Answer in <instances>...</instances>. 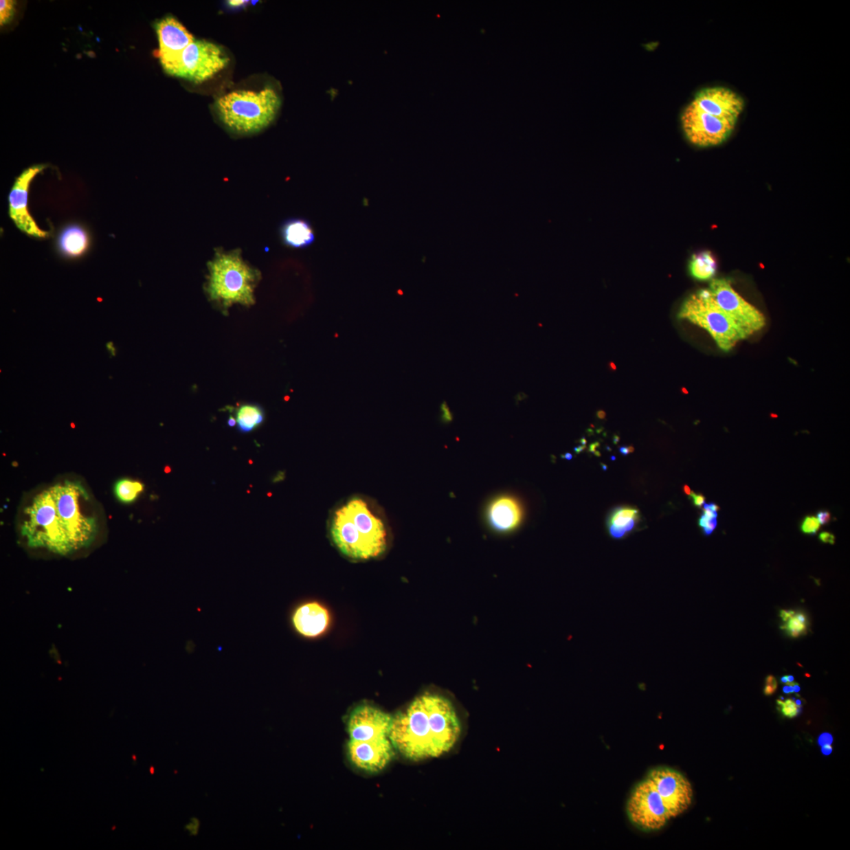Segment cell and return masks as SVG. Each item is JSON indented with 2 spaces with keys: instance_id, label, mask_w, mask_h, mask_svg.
I'll list each match as a JSON object with an SVG mask.
<instances>
[{
  "instance_id": "1",
  "label": "cell",
  "mask_w": 850,
  "mask_h": 850,
  "mask_svg": "<svg viewBox=\"0 0 850 850\" xmlns=\"http://www.w3.org/2000/svg\"><path fill=\"white\" fill-rule=\"evenodd\" d=\"M461 730L451 702L441 695L425 694L393 717L389 739L407 759L421 761L450 751Z\"/></svg>"
},
{
  "instance_id": "2",
  "label": "cell",
  "mask_w": 850,
  "mask_h": 850,
  "mask_svg": "<svg viewBox=\"0 0 850 850\" xmlns=\"http://www.w3.org/2000/svg\"><path fill=\"white\" fill-rule=\"evenodd\" d=\"M329 533L341 553L354 560L376 559L388 548V523L366 497L355 496L335 508Z\"/></svg>"
},
{
  "instance_id": "3",
  "label": "cell",
  "mask_w": 850,
  "mask_h": 850,
  "mask_svg": "<svg viewBox=\"0 0 850 850\" xmlns=\"http://www.w3.org/2000/svg\"><path fill=\"white\" fill-rule=\"evenodd\" d=\"M208 265L205 291L211 302L224 311L234 304L251 306L256 303L254 290L261 273L245 261L241 250L216 249Z\"/></svg>"
},
{
  "instance_id": "4",
  "label": "cell",
  "mask_w": 850,
  "mask_h": 850,
  "mask_svg": "<svg viewBox=\"0 0 850 850\" xmlns=\"http://www.w3.org/2000/svg\"><path fill=\"white\" fill-rule=\"evenodd\" d=\"M281 98L274 89L260 91H235L221 97L216 112L227 127L238 133L249 134L267 128L277 117Z\"/></svg>"
},
{
  "instance_id": "5",
  "label": "cell",
  "mask_w": 850,
  "mask_h": 850,
  "mask_svg": "<svg viewBox=\"0 0 850 850\" xmlns=\"http://www.w3.org/2000/svg\"><path fill=\"white\" fill-rule=\"evenodd\" d=\"M25 513L26 519L21 527V535L30 548L43 549L61 556L74 553L58 515L51 487L37 495Z\"/></svg>"
},
{
  "instance_id": "6",
  "label": "cell",
  "mask_w": 850,
  "mask_h": 850,
  "mask_svg": "<svg viewBox=\"0 0 850 850\" xmlns=\"http://www.w3.org/2000/svg\"><path fill=\"white\" fill-rule=\"evenodd\" d=\"M56 510L74 549L89 548L93 544L98 524L96 519L84 511L89 496L78 482L65 481L51 487Z\"/></svg>"
},
{
  "instance_id": "7",
  "label": "cell",
  "mask_w": 850,
  "mask_h": 850,
  "mask_svg": "<svg viewBox=\"0 0 850 850\" xmlns=\"http://www.w3.org/2000/svg\"><path fill=\"white\" fill-rule=\"evenodd\" d=\"M678 317L706 329L724 351L732 350L739 341L748 338L713 300L708 289L700 290L687 298Z\"/></svg>"
},
{
  "instance_id": "8",
  "label": "cell",
  "mask_w": 850,
  "mask_h": 850,
  "mask_svg": "<svg viewBox=\"0 0 850 850\" xmlns=\"http://www.w3.org/2000/svg\"><path fill=\"white\" fill-rule=\"evenodd\" d=\"M626 813L631 825L643 832L658 831L672 820L662 798L646 778L633 787Z\"/></svg>"
},
{
  "instance_id": "9",
  "label": "cell",
  "mask_w": 850,
  "mask_h": 850,
  "mask_svg": "<svg viewBox=\"0 0 850 850\" xmlns=\"http://www.w3.org/2000/svg\"><path fill=\"white\" fill-rule=\"evenodd\" d=\"M229 62V57L221 47L194 40L183 52L172 76L201 83L225 68Z\"/></svg>"
},
{
  "instance_id": "10",
  "label": "cell",
  "mask_w": 850,
  "mask_h": 850,
  "mask_svg": "<svg viewBox=\"0 0 850 850\" xmlns=\"http://www.w3.org/2000/svg\"><path fill=\"white\" fill-rule=\"evenodd\" d=\"M713 300L748 337L765 327L764 315L746 302L728 279H714L708 289Z\"/></svg>"
},
{
  "instance_id": "11",
  "label": "cell",
  "mask_w": 850,
  "mask_h": 850,
  "mask_svg": "<svg viewBox=\"0 0 850 850\" xmlns=\"http://www.w3.org/2000/svg\"><path fill=\"white\" fill-rule=\"evenodd\" d=\"M737 122L715 117L697 109L691 102L681 115L682 128L693 145L700 148L717 146L726 142Z\"/></svg>"
},
{
  "instance_id": "12",
  "label": "cell",
  "mask_w": 850,
  "mask_h": 850,
  "mask_svg": "<svg viewBox=\"0 0 850 850\" xmlns=\"http://www.w3.org/2000/svg\"><path fill=\"white\" fill-rule=\"evenodd\" d=\"M645 778L662 798L671 819L689 809L694 792L683 774L672 768L659 766L649 770Z\"/></svg>"
},
{
  "instance_id": "13",
  "label": "cell",
  "mask_w": 850,
  "mask_h": 850,
  "mask_svg": "<svg viewBox=\"0 0 850 850\" xmlns=\"http://www.w3.org/2000/svg\"><path fill=\"white\" fill-rule=\"evenodd\" d=\"M46 168L47 165L43 164L27 168L15 179L8 197L10 219L21 232L37 239H46L50 234L40 229L30 215L28 209L29 191L32 180Z\"/></svg>"
},
{
  "instance_id": "14",
  "label": "cell",
  "mask_w": 850,
  "mask_h": 850,
  "mask_svg": "<svg viewBox=\"0 0 850 850\" xmlns=\"http://www.w3.org/2000/svg\"><path fill=\"white\" fill-rule=\"evenodd\" d=\"M159 42L156 56L160 59L162 67L172 75L183 51L194 41L192 34L175 18L169 16L155 25Z\"/></svg>"
},
{
  "instance_id": "15",
  "label": "cell",
  "mask_w": 850,
  "mask_h": 850,
  "mask_svg": "<svg viewBox=\"0 0 850 850\" xmlns=\"http://www.w3.org/2000/svg\"><path fill=\"white\" fill-rule=\"evenodd\" d=\"M393 717L369 705L356 707L350 714L346 729L350 740L372 741L389 738Z\"/></svg>"
},
{
  "instance_id": "16",
  "label": "cell",
  "mask_w": 850,
  "mask_h": 850,
  "mask_svg": "<svg viewBox=\"0 0 850 850\" xmlns=\"http://www.w3.org/2000/svg\"><path fill=\"white\" fill-rule=\"evenodd\" d=\"M691 104L708 115L737 122L745 107L741 96L726 87H709L695 95Z\"/></svg>"
},
{
  "instance_id": "17",
  "label": "cell",
  "mask_w": 850,
  "mask_h": 850,
  "mask_svg": "<svg viewBox=\"0 0 850 850\" xmlns=\"http://www.w3.org/2000/svg\"><path fill=\"white\" fill-rule=\"evenodd\" d=\"M348 754L351 764L359 770L380 772L392 761L394 748L389 738L372 741L349 740Z\"/></svg>"
},
{
  "instance_id": "18",
  "label": "cell",
  "mask_w": 850,
  "mask_h": 850,
  "mask_svg": "<svg viewBox=\"0 0 850 850\" xmlns=\"http://www.w3.org/2000/svg\"><path fill=\"white\" fill-rule=\"evenodd\" d=\"M292 625L305 638H317L326 631L330 616L328 610L317 602H307L298 606L291 616Z\"/></svg>"
},
{
  "instance_id": "19",
  "label": "cell",
  "mask_w": 850,
  "mask_h": 850,
  "mask_svg": "<svg viewBox=\"0 0 850 850\" xmlns=\"http://www.w3.org/2000/svg\"><path fill=\"white\" fill-rule=\"evenodd\" d=\"M523 506L516 497L505 495L491 503L487 517L491 527L501 533L511 532L522 522Z\"/></svg>"
},
{
  "instance_id": "20",
  "label": "cell",
  "mask_w": 850,
  "mask_h": 850,
  "mask_svg": "<svg viewBox=\"0 0 850 850\" xmlns=\"http://www.w3.org/2000/svg\"><path fill=\"white\" fill-rule=\"evenodd\" d=\"M56 249L61 256L74 259L85 256L91 246V236L85 227L77 223L64 226L56 238Z\"/></svg>"
},
{
  "instance_id": "21",
  "label": "cell",
  "mask_w": 850,
  "mask_h": 850,
  "mask_svg": "<svg viewBox=\"0 0 850 850\" xmlns=\"http://www.w3.org/2000/svg\"><path fill=\"white\" fill-rule=\"evenodd\" d=\"M281 241L287 247L305 249L315 241V232L311 222L301 218H291L283 221L280 228Z\"/></svg>"
},
{
  "instance_id": "22",
  "label": "cell",
  "mask_w": 850,
  "mask_h": 850,
  "mask_svg": "<svg viewBox=\"0 0 850 850\" xmlns=\"http://www.w3.org/2000/svg\"><path fill=\"white\" fill-rule=\"evenodd\" d=\"M640 511L632 506H619L612 511L607 521L609 533L614 539H621L636 527Z\"/></svg>"
},
{
  "instance_id": "23",
  "label": "cell",
  "mask_w": 850,
  "mask_h": 850,
  "mask_svg": "<svg viewBox=\"0 0 850 850\" xmlns=\"http://www.w3.org/2000/svg\"><path fill=\"white\" fill-rule=\"evenodd\" d=\"M717 269V261L711 251H704L693 254L690 260V274L697 280H711L716 274Z\"/></svg>"
},
{
  "instance_id": "24",
  "label": "cell",
  "mask_w": 850,
  "mask_h": 850,
  "mask_svg": "<svg viewBox=\"0 0 850 850\" xmlns=\"http://www.w3.org/2000/svg\"><path fill=\"white\" fill-rule=\"evenodd\" d=\"M264 419V411L258 405H243L236 412L238 429L243 433L251 432L257 429L263 423Z\"/></svg>"
},
{
  "instance_id": "25",
  "label": "cell",
  "mask_w": 850,
  "mask_h": 850,
  "mask_svg": "<svg viewBox=\"0 0 850 850\" xmlns=\"http://www.w3.org/2000/svg\"><path fill=\"white\" fill-rule=\"evenodd\" d=\"M144 491V484L129 479L118 480L115 486V495L124 503H131Z\"/></svg>"
},
{
  "instance_id": "26",
  "label": "cell",
  "mask_w": 850,
  "mask_h": 850,
  "mask_svg": "<svg viewBox=\"0 0 850 850\" xmlns=\"http://www.w3.org/2000/svg\"><path fill=\"white\" fill-rule=\"evenodd\" d=\"M809 625L807 616L804 613H801V612L795 611L790 618L784 621V625L781 627V629L786 631L789 636L798 638L805 636L808 632Z\"/></svg>"
},
{
  "instance_id": "27",
  "label": "cell",
  "mask_w": 850,
  "mask_h": 850,
  "mask_svg": "<svg viewBox=\"0 0 850 850\" xmlns=\"http://www.w3.org/2000/svg\"><path fill=\"white\" fill-rule=\"evenodd\" d=\"M777 705L779 711L782 713L784 717L787 718H794L801 713L803 711V706H800L796 703L794 698H788L785 701L778 700Z\"/></svg>"
},
{
  "instance_id": "28",
  "label": "cell",
  "mask_w": 850,
  "mask_h": 850,
  "mask_svg": "<svg viewBox=\"0 0 850 850\" xmlns=\"http://www.w3.org/2000/svg\"><path fill=\"white\" fill-rule=\"evenodd\" d=\"M15 2L12 0H1L0 2V24L6 25L13 18Z\"/></svg>"
},
{
  "instance_id": "29",
  "label": "cell",
  "mask_w": 850,
  "mask_h": 850,
  "mask_svg": "<svg viewBox=\"0 0 850 850\" xmlns=\"http://www.w3.org/2000/svg\"><path fill=\"white\" fill-rule=\"evenodd\" d=\"M820 528V524L816 517L808 516L804 519L801 525V532L806 535H816Z\"/></svg>"
},
{
  "instance_id": "30",
  "label": "cell",
  "mask_w": 850,
  "mask_h": 850,
  "mask_svg": "<svg viewBox=\"0 0 850 850\" xmlns=\"http://www.w3.org/2000/svg\"><path fill=\"white\" fill-rule=\"evenodd\" d=\"M777 680L773 675H768L766 678V685L764 693L766 696H770L774 694L777 690Z\"/></svg>"
},
{
  "instance_id": "31",
  "label": "cell",
  "mask_w": 850,
  "mask_h": 850,
  "mask_svg": "<svg viewBox=\"0 0 850 850\" xmlns=\"http://www.w3.org/2000/svg\"><path fill=\"white\" fill-rule=\"evenodd\" d=\"M816 518L818 519L820 524L825 525L831 522V514L829 511H820L817 513Z\"/></svg>"
},
{
  "instance_id": "32",
  "label": "cell",
  "mask_w": 850,
  "mask_h": 850,
  "mask_svg": "<svg viewBox=\"0 0 850 850\" xmlns=\"http://www.w3.org/2000/svg\"><path fill=\"white\" fill-rule=\"evenodd\" d=\"M691 497L696 507L701 508L706 503L705 496L701 494H696L695 492L691 491Z\"/></svg>"
},
{
  "instance_id": "33",
  "label": "cell",
  "mask_w": 850,
  "mask_h": 850,
  "mask_svg": "<svg viewBox=\"0 0 850 850\" xmlns=\"http://www.w3.org/2000/svg\"><path fill=\"white\" fill-rule=\"evenodd\" d=\"M819 539L822 543L834 545L836 544V536L832 533L824 532L820 533Z\"/></svg>"
},
{
  "instance_id": "34",
  "label": "cell",
  "mask_w": 850,
  "mask_h": 850,
  "mask_svg": "<svg viewBox=\"0 0 850 850\" xmlns=\"http://www.w3.org/2000/svg\"><path fill=\"white\" fill-rule=\"evenodd\" d=\"M833 743L832 735L829 733L822 734L818 739V743L822 747L826 745H831Z\"/></svg>"
},
{
  "instance_id": "35",
  "label": "cell",
  "mask_w": 850,
  "mask_h": 850,
  "mask_svg": "<svg viewBox=\"0 0 850 850\" xmlns=\"http://www.w3.org/2000/svg\"><path fill=\"white\" fill-rule=\"evenodd\" d=\"M717 526V519H713V521L711 523H709L706 527L702 528L703 533L705 534L706 535H711L713 533V530L716 529Z\"/></svg>"
},
{
  "instance_id": "36",
  "label": "cell",
  "mask_w": 850,
  "mask_h": 850,
  "mask_svg": "<svg viewBox=\"0 0 850 850\" xmlns=\"http://www.w3.org/2000/svg\"><path fill=\"white\" fill-rule=\"evenodd\" d=\"M442 411H443V419L444 421H451V420H452V415H451V412H450V410H449V408H448L447 405L446 404V403H444L442 405Z\"/></svg>"
},
{
  "instance_id": "37",
  "label": "cell",
  "mask_w": 850,
  "mask_h": 850,
  "mask_svg": "<svg viewBox=\"0 0 850 850\" xmlns=\"http://www.w3.org/2000/svg\"><path fill=\"white\" fill-rule=\"evenodd\" d=\"M107 348L108 351H109V352H110V354L111 355V357H115V356H116V355H117V349H116V348H115V345H113V344L112 342H109V343H108V344H107Z\"/></svg>"
},
{
  "instance_id": "38",
  "label": "cell",
  "mask_w": 850,
  "mask_h": 850,
  "mask_svg": "<svg viewBox=\"0 0 850 850\" xmlns=\"http://www.w3.org/2000/svg\"><path fill=\"white\" fill-rule=\"evenodd\" d=\"M833 751L831 745H826L822 746L821 752L823 754L826 756L830 755Z\"/></svg>"
},
{
  "instance_id": "39",
  "label": "cell",
  "mask_w": 850,
  "mask_h": 850,
  "mask_svg": "<svg viewBox=\"0 0 850 850\" xmlns=\"http://www.w3.org/2000/svg\"><path fill=\"white\" fill-rule=\"evenodd\" d=\"M198 822H199V821H197V822H193V825H192V823L191 822V823H190V824H189V825L186 827V829H187L188 831H191V833H192V834H193V835H194V834H197V833L198 832V831H199L198 828H194V825H196V824H197V823H198Z\"/></svg>"
},
{
  "instance_id": "40",
  "label": "cell",
  "mask_w": 850,
  "mask_h": 850,
  "mask_svg": "<svg viewBox=\"0 0 850 850\" xmlns=\"http://www.w3.org/2000/svg\"><path fill=\"white\" fill-rule=\"evenodd\" d=\"M706 505L713 512L717 513L719 511V506H718L717 504H715V503H708V504L706 503Z\"/></svg>"
},
{
  "instance_id": "41",
  "label": "cell",
  "mask_w": 850,
  "mask_h": 850,
  "mask_svg": "<svg viewBox=\"0 0 850 850\" xmlns=\"http://www.w3.org/2000/svg\"><path fill=\"white\" fill-rule=\"evenodd\" d=\"M783 692L785 693V694H787V695H788V694H792V693H794L792 686H790V685H789V684H787V686H785L783 687Z\"/></svg>"
},
{
  "instance_id": "42",
  "label": "cell",
  "mask_w": 850,
  "mask_h": 850,
  "mask_svg": "<svg viewBox=\"0 0 850 850\" xmlns=\"http://www.w3.org/2000/svg\"><path fill=\"white\" fill-rule=\"evenodd\" d=\"M246 2L243 1V0H241V1H234V0H232V1L229 2V4L232 7H239V6H241V5H243Z\"/></svg>"
},
{
  "instance_id": "43",
  "label": "cell",
  "mask_w": 850,
  "mask_h": 850,
  "mask_svg": "<svg viewBox=\"0 0 850 850\" xmlns=\"http://www.w3.org/2000/svg\"><path fill=\"white\" fill-rule=\"evenodd\" d=\"M620 451L622 454H624V456H627V454H630L629 447H620Z\"/></svg>"
},
{
  "instance_id": "44",
  "label": "cell",
  "mask_w": 850,
  "mask_h": 850,
  "mask_svg": "<svg viewBox=\"0 0 850 850\" xmlns=\"http://www.w3.org/2000/svg\"><path fill=\"white\" fill-rule=\"evenodd\" d=\"M228 423L230 427H234L236 425V420L234 418H232V416H230Z\"/></svg>"
},
{
  "instance_id": "45",
  "label": "cell",
  "mask_w": 850,
  "mask_h": 850,
  "mask_svg": "<svg viewBox=\"0 0 850 850\" xmlns=\"http://www.w3.org/2000/svg\"><path fill=\"white\" fill-rule=\"evenodd\" d=\"M597 414H598V418L600 419H604L605 418V413L603 410L599 411Z\"/></svg>"
},
{
  "instance_id": "46",
  "label": "cell",
  "mask_w": 850,
  "mask_h": 850,
  "mask_svg": "<svg viewBox=\"0 0 850 850\" xmlns=\"http://www.w3.org/2000/svg\"><path fill=\"white\" fill-rule=\"evenodd\" d=\"M684 491H685L686 495H691V489H690V487H689V486L685 485V486H684Z\"/></svg>"
},
{
  "instance_id": "47",
  "label": "cell",
  "mask_w": 850,
  "mask_h": 850,
  "mask_svg": "<svg viewBox=\"0 0 850 850\" xmlns=\"http://www.w3.org/2000/svg\"><path fill=\"white\" fill-rule=\"evenodd\" d=\"M781 683L785 684H787L788 683L787 675L783 676V678H781Z\"/></svg>"
},
{
  "instance_id": "48",
  "label": "cell",
  "mask_w": 850,
  "mask_h": 850,
  "mask_svg": "<svg viewBox=\"0 0 850 850\" xmlns=\"http://www.w3.org/2000/svg\"><path fill=\"white\" fill-rule=\"evenodd\" d=\"M150 771H151V772H150L151 773H153V774L154 773V770H153V767H151V770H150Z\"/></svg>"
}]
</instances>
